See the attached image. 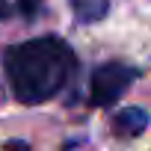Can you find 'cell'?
I'll use <instances>...</instances> for the list:
<instances>
[{
	"label": "cell",
	"instance_id": "cell-1",
	"mask_svg": "<svg viewBox=\"0 0 151 151\" xmlns=\"http://www.w3.org/2000/svg\"><path fill=\"white\" fill-rule=\"evenodd\" d=\"M12 95L21 104H42L53 98L74 74V50L53 36L12 45L3 56Z\"/></svg>",
	"mask_w": 151,
	"mask_h": 151
},
{
	"label": "cell",
	"instance_id": "cell-2",
	"mask_svg": "<svg viewBox=\"0 0 151 151\" xmlns=\"http://www.w3.org/2000/svg\"><path fill=\"white\" fill-rule=\"evenodd\" d=\"M139 77V71L122 62H107L92 74V83H89V101L95 107H110L116 104Z\"/></svg>",
	"mask_w": 151,
	"mask_h": 151
},
{
	"label": "cell",
	"instance_id": "cell-3",
	"mask_svg": "<svg viewBox=\"0 0 151 151\" xmlns=\"http://www.w3.org/2000/svg\"><path fill=\"white\" fill-rule=\"evenodd\" d=\"M148 113L145 110H139V107H124V110H119V116H116V122H113V130L119 133V136H139L145 127H148Z\"/></svg>",
	"mask_w": 151,
	"mask_h": 151
},
{
	"label": "cell",
	"instance_id": "cell-4",
	"mask_svg": "<svg viewBox=\"0 0 151 151\" xmlns=\"http://www.w3.org/2000/svg\"><path fill=\"white\" fill-rule=\"evenodd\" d=\"M107 0H71V9L77 15L80 24H92V21H101L107 15Z\"/></svg>",
	"mask_w": 151,
	"mask_h": 151
},
{
	"label": "cell",
	"instance_id": "cell-5",
	"mask_svg": "<svg viewBox=\"0 0 151 151\" xmlns=\"http://www.w3.org/2000/svg\"><path fill=\"white\" fill-rule=\"evenodd\" d=\"M18 6H21V9H24V15L30 18V15H36V6H39V0H21Z\"/></svg>",
	"mask_w": 151,
	"mask_h": 151
},
{
	"label": "cell",
	"instance_id": "cell-6",
	"mask_svg": "<svg viewBox=\"0 0 151 151\" xmlns=\"http://www.w3.org/2000/svg\"><path fill=\"white\" fill-rule=\"evenodd\" d=\"M3 151H30V145L15 139V142H6V145H3Z\"/></svg>",
	"mask_w": 151,
	"mask_h": 151
},
{
	"label": "cell",
	"instance_id": "cell-7",
	"mask_svg": "<svg viewBox=\"0 0 151 151\" xmlns=\"http://www.w3.org/2000/svg\"><path fill=\"white\" fill-rule=\"evenodd\" d=\"M6 15V0H0V18Z\"/></svg>",
	"mask_w": 151,
	"mask_h": 151
}]
</instances>
